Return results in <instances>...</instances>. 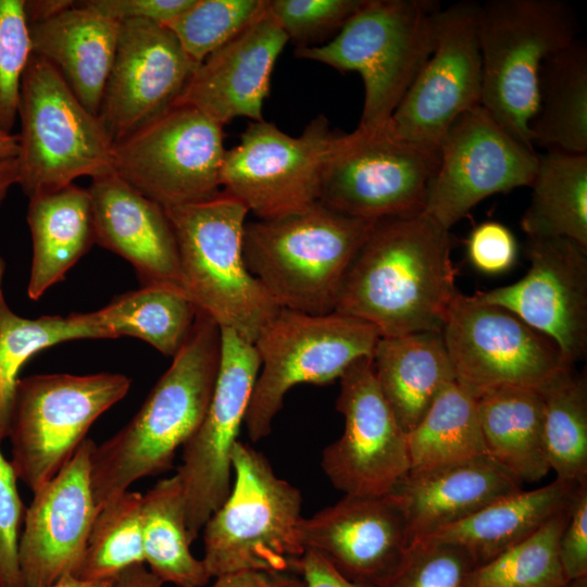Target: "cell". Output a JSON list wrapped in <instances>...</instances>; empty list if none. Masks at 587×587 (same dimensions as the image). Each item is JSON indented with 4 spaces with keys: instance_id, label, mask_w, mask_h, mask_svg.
Instances as JSON below:
<instances>
[{
    "instance_id": "cell-1",
    "label": "cell",
    "mask_w": 587,
    "mask_h": 587,
    "mask_svg": "<svg viewBox=\"0 0 587 587\" xmlns=\"http://www.w3.org/2000/svg\"><path fill=\"white\" fill-rule=\"evenodd\" d=\"M450 230L424 213L374 222L342 279L334 312L380 337L440 332L459 292Z\"/></svg>"
},
{
    "instance_id": "cell-2",
    "label": "cell",
    "mask_w": 587,
    "mask_h": 587,
    "mask_svg": "<svg viewBox=\"0 0 587 587\" xmlns=\"http://www.w3.org/2000/svg\"><path fill=\"white\" fill-rule=\"evenodd\" d=\"M221 328L198 312L192 330L134 417L90 454V484L100 510L145 477L173 467L195 434L216 382Z\"/></svg>"
},
{
    "instance_id": "cell-3",
    "label": "cell",
    "mask_w": 587,
    "mask_h": 587,
    "mask_svg": "<svg viewBox=\"0 0 587 587\" xmlns=\"http://www.w3.org/2000/svg\"><path fill=\"white\" fill-rule=\"evenodd\" d=\"M164 210L177 243L180 288L198 312L254 344L280 308L246 264L247 208L221 192Z\"/></svg>"
},
{
    "instance_id": "cell-4",
    "label": "cell",
    "mask_w": 587,
    "mask_h": 587,
    "mask_svg": "<svg viewBox=\"0 0 587 587\" xmlns=\"http://www.w3.org/2000/svg\"><path fill=\"white\" fill-rule=\"evenodd\" d=\"M372 225L316 201L296 213L246 223L245 261L280 309L327 314Z\"/></svg>"
},
{
    "instance_id": "cell-5",
    "label": "cell",
    "mask_w": 587,
    "mask_h": 587,
    "mask_svg": "<svg viewBox=\"0 0 587 587\" xmlns=\"http://www.w3.org/2000/svg\"><path fill=\"white\" fill-rule=\"evenodd\" d=\"M232 487L203 526V558L210 577L238 571L299 575L305 552L298 536L302 496L279 478L263 453L237 441Z\"/></svg>"
},
{
    "instance_id": "cell-6",
    "label": "cell",
    "mask_w": 587,
    "mask_h": 587,
    "mask_svg": "<svg viewBox=\"0 0 587 587\" xmlns=\"http://www.w3.org/2000/svg\"><path fill=\"white\" fill-rule=\"evenodd\" d=\"M439 9L429 0H364L330 41L298 48L295 54L359 73L364 102L358 126L382 125L432 53Z\"/></svg>"
},
{
    "instance_id": "cell-7",
    "label": "cell",
    "mask_w": 587,
    "mask_h": 587,
    "mask_svg": "<svg viewBox=\"0 0 587 587\" xmlns=\"http://www.w3.org/2000/svg\"><path fill=\"white\" fill-rule=\"evenodd\" d=\"M571 5L559 0H490L479 3L483 67L480 105L524 145L538 109L545 61L576 39Z\"/></svg>"
},
{
    "instance_id": "cell-8",
    "label": "cell",
    "mask_w": 587,
    "mask_h": 587,
    "mask_svg": "<svg viewBox=\"0 0 587 587\" xmlns=\"http://www.w3.org/2000/svg\"><path fill=\"white\" fill-rule=\"evenodd\" d=\"M17 185L29 198L113 173V141L60 73L32 53L21 82Z\"/></svg>"
},
{
    "instance_id": "cell-9",
    "label": "cell",
    "mask_w": 587,
    "mask_h": 587,
    "mask_svg": "<svg viewBox=\"0 0 587 587\" xmlns=\"http://www.w3.org/2000/svg\"><path fill=\"white\" fill-rule=\"evenodd\" d=\"M379 337L373 325L346 314L280 309L253 344L261 367L245 417L249 438L270 435L292 387L339 379L353 362L372 358Z\"/></svg>"
},
{
    "instance_id": "cell-10",
    "label": "cell",
    "mask_w": 587,
    "mask_h": 587,
    "mask_svg": "<svg viewBox=\"0 0 587 587\" xmlns=\"http://www.w3.org/2000/svg\"><path fill=\"white\" fill-rule=\"evenodd\" d=\"M440 150L400 137L385 124L336 135L322 173L319 201L361 221L420 213Z\"/></svg>"
},
{
    "instance_id": "cell-11",
    "label": "cell",
    "mask_w": 587,
    "mask_h": 587,
    "mask_svg": "<svg viewBox=\"0 0 587 587\" xmlns=\"http://www.w3.org/2000/svg\"><path fill=\"white\" fill-rule=\"evenodd\" d=\"M132 380L120 373L36 374L20 378L8 438L16 476L33 492L70 461L95 421L122 400Z\"/></svg>"
},
{
    "instance_id": "cell-12",
    "label": "cell",
    "mask_w": 587,
    "mask_h": 587,
    "mask_svg": "<svg viewBox=\"0 0 587 587\" xmlns=\"http://www.w3.org/2000/svg\"><path fill=\"white\" fill-rule=\"evenodd\" d=\"M223 126L176 105L113 145V172L164 209L221 193Z\"/></svg>"
},
{
    "instance_id": "cell-13",
    "label": "cell",
    "mask_w": 587,
    "mask_h": 587,
    "mask_svg": "<svg viewBox=\"0 0 587 587\" xmlns=\"http://www.w3.org/2000/svg\"><path fill=\"white\" fill-rule=\"evenodd\" d=\"M455 380L476 398L541 389L569 366L554 342L504 308L458 292L440 330Z\"/></svg>"
},
{
    "instance_id": "cell-14",
    "label": "cell",
    "mask_w": 587,
    "mask_h": 587,
    "mask_svg": "<svg viewBox=\"0 0 587 587\" xmlns=\"http://www.w3.org/2000/svg\"><path fill=\"white\" fill-rule=\"evenodd\" d=\"M336 135L324 115L298 137L264 120L250 122L238 145L225 152L223 192L259 220L304 210L320 199L323 167Z\"/></svg>"
},
{
    "instance_id": "cell-15",
    "label": "cell",
    "mask_w": 587,
    "mask_h": 587,
    "mask_svg": "<svg viewBox=\"0 0 587 587\" xmlns=\"http://www.w3.org/2000/svg\"><path fill=\"white\" fill-rule=\"evenodd\" d=\"M261 360L253 344L221 328L220 364L204 417L183 446L179 477L193 541L232 487V452L247 414Z\"/></svg>"
},
{
    "instance_id": "cell-16",
    "label": "cell",
    "mask_w": 587,
    "mask_h": 587,
    "mask_svg": "<svg viewBox=\"0 0 587 587\" xmlns=\"http://www.w3.org/2000/svg\"><path fill=\"white\" fill-rule=\"evenodd\" d=\"M478 9L461 1L437 12L432 53L389 118L400 137L440 150L451 126L480 105Z\"/></svg>"
},
{
    "instance_id": "cell-17",
    "label": "cell",
    "mask_w": 587,
    "mask_h": 587,
    "mask_svg": "<svg viewBox=\"0 0 587 587\" xmlns=\"http://www.w3.org/2000/svg\"><path fill=\"white\" fill-rule=\"evenodd\" d=\"M536 167L534 148L478 105L447 133L422 213L450 230L482 200L529 187Z\"/></svg>"
},
{
    "instance_id": "cell-18",
    "label": "cell",
    "mask_w": 587,
    "mask_h": 587,
    "mask_svg": "<svg viewBox=\"0 0 587 587\" xmlns=\"http://www.w3.org/2000/svg\"><path fill=\"white\" fill-rule=\"evenodd\" d=\"M339 382L344 432L324 449L322 469L345 496H388L410 471L407 433L379 389L372 358L353 362Z\"/></svg>"
},
{
    "instance_id": "cell-19",
    "label": "cell",
    "mask_w": 587,
    "mask_h": 587,
    "mask_svg": "<svg viewBox=\"0 0 587 587\" xmlns=\"http://www.w3.org/2000/svg\"><path fill=\"white\" fill-rule=\"evenodd\" d=\"M198 65L166 26L121 21L98 114L113 143L173 108Z\"/></svg>"
},
{
    "instance_id": "cell-20",
    "label": "cell",
    "mask_w": 587,
    "mask_h": 587,
    "mask_svg": "<svg viewBox=\"0 0 587 587\" xmlns=\"http://www.w3.org/2000/svg\"><path fill=\"white\" fill-rule=\"evenodd\" d=\"M527 257L522 279L473 297L515 314L574 366L587 354V252L566 239H529Z\"/></svg>"
},
{
    "instance_id": "cell-21",
    "label": "cell",
    "mask_w": 587,
    "mask_h": 587,
    "mask_svg": "<svg viewBox=\"0 0 587 587\" xmlns=\"http://www.w3.org/2000/svg\"><path fill=\"white\" fill-rule=\"evenodd\" d=\"M95 444L86 438L59 473L33 492L17 548L25 587H50L80 564L99 512L90 484Z\"/></svg>"
},
{
    "instance_id": "cell-22",
    "label": "cell",
    "mask_w": 587,
    "mask_h": 587,
    "mask_svg": "<svg viewBox=\"0 0 587 587\" xmlns=\"http://www.w3.org/2000/svg\"><path fill=\"white\" fill-rule=\"evenodd\" d=\"M298 536L305 550L321 553L345 577L366 587L383 586L413 541L403 513L389 495L345 496L302 517Z\"/></svg>"
},
{
    "instance_id": "cell-23",
    "label": "cell",
    "mask_w": 587,
    "mask_h": 587,
    "mask_svg": "<svg viewBox=\"0 0 587 587\" xmlns=\"http://www.w3.org/2000/svg\"><path fill=\"white\" fill-rule=\"evenodd\" d=\"M288 37L268 9L241 33L209 54L175 102L224 126L234 118L263 121L275 62Z\"/></svg>"
},
{
    "instance_id": "cell-24",
    "label": "cell",
    "mask_w": 587,
    "mask_h": 587,
    "mask_svg": "<svg viewBox=\"0 0 587 587\" xmlns=\"http://www.w3.org/2000/svg\"><path fill=\"white\" fill-rule=\"evenodd\" d=\"M87 189L95 242L126 260L141 285L179 286L177 243L164 208L114 172L91 179Z\"/></svg>"
},
{
    "instance_id": "cell-25",
    "label": "cell",
    "mask_w": 587,
    "mask_h": 587,
    "mask_svg": "<svg viewBox=\"0 0 587 587\" xmlns=\"http://www.w3.org/2000/svg\"><path fill=\"white\" fill-rule=\"evenodd\" d=\"M520 490L521 483L515 477L488 455H482L430 470L409 471L389 496L403 513L415 541Z\"/></svg>"
},
{
    "instance_id": "cell-26",
    "label": "cell",
    "mask_w": 587,
    "mask_h": 587,
    "mask_svg": "<svg viewBox=\"0 0 587 587\" xmlns=\"http://www.w3.org/2000/svg\"><path fill=\"white\" fill-rule=\"evenodd\" d=\"M27 25L32 53L48 61L80 103L98 115L120 22L75 1L60 14Z\"/></svg>"
},
{
    "instance_id": "cell-27",
    "label": "cell",
    "mask_w": 587,
    "mask_h": 587,
    "mask_svg": "<svg viewBox=\"0 0 587 587\" xmlns=\"http://www.w3.org/2000/svg\"><path fill=\"white\" fill-rule=\"evenodd\" d=\"M372 364L379 389L407 434L442 388L455 380L440 332L379 337Z\"/></svg>"
},
{
    "instance_id": "cell-28",
    "label": "cell",
    "mask_w": 587,
    "mask_h": 587,
    "mask_svg": "<svg viewBox=\"0 0 587 587\" xmlns=\"http://www.w3.org/2000/svg\"><path fill=\"white\" fill-rule=\"evenodd\" d=\"M577 486L555 478L533 490L522 489L426 538L457 545L476 566L483 565L567 510Z\"/></svg>"
},
{
    "instance_id": "cell-29",
    "label": "cell",
    "mask_w": 587,
    "mask_h": 587,
    "mask_svg": "<svg viewBox=\"0 0 587 587\" xmlns=\"http://www.w3.org/2000/svg\"><path fill=\"white\" fill-rule=\"evenodd\" d=\"M26 220L33 243L27 296L38 300L96 243L88 189L72 184L32 197Z\"/></svg>"
},
{
    "instance_id": "cell-30",
    "label": "cell",
    "mask_w": 587,
    "mask_h": 587,
    "mask_svg": "<svg viewBox=\"0 0 587 587\" xmlns=\"http://www.w3.org/2000/svg\"><path fill=\"white\" fill-rule=\"evenodd\" d=\"M487 455L520 483H537L551 470L539 389L504 387L477 397Z\"/></svg>"
},
{
    "instance_id": "cell-31",
    "label": "cell",
    "mask_w": 587,
    "mask_h": 587,
    "mask_svg": "<svg viewBox=\"0 0 587 587\" xmlns=\"http://www.w3.org/2000/svg\"><path fill=\"white\" fill-rule=\"evenodd\" d=\"M529 130L533 147L587 154V47L582 39L545 61Z\"/></svg>"
},
{
    "instance_id": "cell-32",
    "label": "cell",
    "mask_w": 587,
    "mask_h": 587,
    "mask_svg": "<svg viewBox=\"0 0 587 587\" xmlns=\"http://www.w3.org/2000/svg\"><path fill=\"white\" fill-rule=\"evenodd\" d=\"M89 315L103 339L138 338L173 358L188 339L198 310L178 285L149 284Z\"/></svg>"
},
{
    "instance_id": "cell-33",
    "label": "cell",
    "mask_w": 587,
    "mask_h": 587,
    "mask_svg": "<svg viewBox=\"0 0 587 587\" xmlns=\"http://www.w3.org/2000/svg\"><path fill=\"white\" fill-rule=\"evenodd\" d=\"M532 199L521 227L529 239H566L587 252V154L537 155Z\"/></svg>"
},
{
    "instance_id": "cell-34",
    "label": "cell",
    "mask_w": 587,
    "mask_h": 587,
    "mask_svg": "<svg viewBox=\"0 0 587 587\" xmlns=\"http://www.w3.org/2000/svg\"><path fill=\"white\" fill-rule=\"evenodd\" d=\"M145 563L163 583L203 587L211 579L202 560L190 551L183 485L175 474L158 480L141 500Z\"/></svg>"
},
{
    "instance_id": "cell-35",
    "label": "cell",
    "mask_w": 587,
    "mask_h": 587,
    "mask_svg": "<svg viewBox=\"0 0 587 587\" xmlns=\"http://www.w3.org/2000/svg\"><path fill=\"white\" fill-rule=\"evenodd\" d=\"M5 262L0 257V445L8 438L20 372L36 353L79 339H102L89 312L36 319L16 314L8 304L3 283Z\"/></svg>"
},
{
    "instance_id": "cell-36",
    "label": "cell",
    "mask_w": 587,
    "mask_h": 587,
    "mask_svg": "<svg viewBox=\"0 0 587 587\" xmlns=\"http://www.w3.org/2000/svg\"><path fill=\"white\" fill-rule=\"evenodd\" d=\"M410 471H424L487 455L477 398L453 380L407 434Z\"/></svg>"
},
{
    "instance_id": "cell-37",
    "label": "cell",
    "mask_w": 587,
    "mask_h": 587,
    "mask_svg": "<svg viewBox=\"0 0 587 587\" xmlns=\"http://www.w3.org/2000/svg\"><path fill=\"white\" fill-rule=\"evenodd\" d=\"M544 436L550 470L558 479L587 482V380L569 366L540 389Z\"/></svg>"
},
{
    "instance_id": "cell-38",
    "label": "cell",
    "mask_w": 587,
    "mask_h": 587,
    "mask_svg": "<svg viewBox=\"0 0 587 587\" xmlns=\"http://www.w3.org/2000/svg\"><path fill=\"white\" fill-rule=\"evenodd\" d=\"M571 507V505H570ZM570 508L469 574L465 587H566L559 544Z\"/></svg>"
},
{
    "instance_id": "cell-39",
    "label": "cell",
    "mask_w": 587,
    "mask_h": 587,
    "mask_svg": "<svg viewBox=\"0 0 587 587\" xmlns=\"http://www.w3.org/2000/svg\"><path fill=\"white\" fill-rule=\"evenodd\" d=\"M141 500L140 492L126 490L100 508L76 577L111 580L126 569L145 563Z\"/></svg>"
},
{
    "instance_id": "cell-40",
    "label": "cell",
    "mask_w": 587,
    "mask_h": 587,
    "mask_svg": "<svg viewBox=\"0 0 587 587\" xmlns=\"http://www.w3.org/2000/svg\"><path fill=\"white\" fill-rule=\"evenodd\" d=\"M266 0H193L166 27L198 64L248 27L266 8Z\"/></svg>"
},
{
    "instance_id": "cell-41",
    "label": "cell",
    "mask_w": 587,
    "mask_h": 587,
    "mask_svg": "<svg viewBox=\"0 0 587 587\" xmlns=\"http://www.w3.org/2000/svg\"><path fill=\"white\" fill-rule=\"evenodd\" d=\"M476 567L461 547L420 539L411 544L397 572L380 587H465Z\"/></svg>"
},
{
    "instance_id": "cell-42",
    "label": "cell",
    "mask_w": 587,
    "mask_h": 587,
    "mask_svg": "<svg viewBox=\"0 0 587 587\" xmlns=\"http://www.w3.org/2000/svg\"><path fill=\"white\" fill-rule=\"evenodd\" d=\"M32 55L24 0H0V130L17 120L21 82Z\"/></svg>"
},
{
    "instance_id": "cell-43",
    "label": "cell",
    "mask_w": 587,
    "mask_h": 587,
    "mask_svg": "<svg viewBox=\"0 0 587 587\" xmlns=\"http://www.w3.org/2000/svg\"><path fill=\"white\" fill-rule=\"evenodd\" d=\"M363 3L364 0H268V9L288 40L304 48L339 32Z\"/></svg>"
},
{
    "instance_id": "cell-44",
    "label": "cell",
    "mask_w": 587,
    "mask_h": 587,
    "mask_svg": "<svg viewBox=\"0 0 587 587\" xmlns=\"http://www.w3.org/2000/svg\"><path fill=\"white\" fill-rule=\"evenodd\" d=\"M15 470L0 450V582L2 587H25L18 564V537L24 507Z\"/></svg>"
},
{
    "instance_id": "cell-45",
    "label": "cell",
    "mask_w": 587,
    "mask_h": 587,
    "mask_svg": "<svg viewBox=\"0 0 587 587\" xmlns=\"http://www.w3.org/2000/svg\"><path fill=\"white\" fill-rule=\"evenodd\" d=\"M471 262L485 273L509 268L516 257V241L511 230L498 222H485L473 229L467 241Z\"/></svg>"
},
{
    "instance_id": "cell-46",
    "label": "cell",
    "mask_w": 587,
    "mask_h": 587,
    "mask_svg": "<svg viewBox=\"0 0 587 587\" xmlns=\"http://www.w3.org/2000/svg\"><path fill=\"white\" fill-rule=\"evenodd\" d=\"M559 555L569 582L587 576V482L576 487Z\"/></svg>"
},
{
    "instance_id": "cell-47",
    "label": "cell",
    "mask_w": 587,
    "mask_h": 587,
    "mask_svg": "<svg viewBox=\"0 0 587 587\" xmlns=\"http://www.w3.org/2000/svg\"><path fill=\"white\" fill-rule=\"evenodd\" d=\"M82 5L117 22L125 20H145L167 26L193 0H85Z\"/></svg>"
},
{
    "instance_id": "cell-48",
    "label": "cell",
    "mask_w": 587,
    "mask_h": 587,
    "mask_svg": "<svg viewBox=\"0 0 587 587\" xmlns=\"http://www.w3.org/2000/svg\"><path fill=\"white\" fill-rule=\"evenodd\" d=\"M299 575L303 587H366L345 577L325 557L310 549L301 559Z\"/></svg>"
},
{
    "instance_id": "cell-49",
    "label": "cell",
    "mask_w": 587,
    "mask_h": 587,
    "mask_svg": "<svg viewBox=\"0 0 587 587\" xmlns=\"http://www.w3.org/2000/svg\"><path fill=\"white\" fill-rule=\"evenodd\" d=\"M300 575L265 571H238L215 577L211 587H303Z\"/></svg>"
},
{
    "instance_id": "cell-50",
    "label": "cell",
    "mask_w": 587,
    "mask_h": 587,
    "mask_svg": "<svg viewBox=\"0 0 587 587\" xmlns=\"http://www.w3.org/2000/svg\"><path fill=\"white\" fill-rule=\"evenodd\" d=\"M75 4L72 0H24L27 24L49 20Z\"/></svg>"
},
{
    "instance_id": "cell-51",
    "label": "cell",
    "mask_w": 587,
    "mask_h": 587,
    "mask_svg": "<svg viewBox=\"0 0 587 587\" xmlns=\"http://www.w3.org/2000/svg\"><path fill=\"white\" fill-rule=\"evenodd\" d=\"M164 583L154 575L145 563L135 564L114 579L112 587H162Z\"/></svg>"
},
{
    "instance_id": "cell-52",
    "label": "cell",
    "mask_w": 587,
    "mask_h": 587,
    "mask_svg": "<svg viewBox=\"0 0 587 587\" xmlns=\"http://www.w3.org/2000/svg\"><path fill=\"white\" fill-rule=\"evenodd\" d=\"M18 167L16 159L0 161V205L5 199L9 190L17 185Z\"/></svg>"
},
{
    "instance_id": "cell-53",
    "label": "cell",
    "mask_w": 587,
    "mask_h": 587,
    "mask_svg": "<svg viewBox=\"0 0 587 587\" xmlns=\"http://www.w3.org/2000/svg\"><path fill=\"white\" fill-rule=\"evenodd\" d=\"M18 152L17 135L0 130V161L14 159Z\"/></svg>"
},
{
    "instance_id": "cell-54",
    "label": "cell",
    "mask_w": 587,
    "mask_h": 587,
    "mask_svg": "<svg viewBox=\"0 0 587 587\" xmlns=\"http://www.w3.org/2000/svg\"><path fill=\"white\" fill-rule=\"evenodd\" d=\"M111 580H85L75 575H67L50 587H112Z\"/></svg>"
},
{
    "instance_id": "cell-55",
    "label": "cell",
    "mask_w": 587,
    "mask_h": 587,
    "mask_svg": "<svg viewBox=\"0 0 587 587\" xmlns=\"http://www.w3.org/2000/svg\"><path fill=\"white\" fill-rule=\"evenodd\" d=\"M566 587H587V576L570 582Z\"/></svg>"
},
{
    "instance_id": "cell-56",
    "label": "cell",
    "mask_w": 587,
    "mask_h": 587,
    "mask_svg": "<svg viewBox=\"0 0 587 587\" xmlns=\"http://www.w3.org/2000/svg\"><path fill=\"white\" fill-rule=\"evenodd\" d=\"M0 587H2V584H1V582H0Z\"/></svg>"
}]
</instances>
